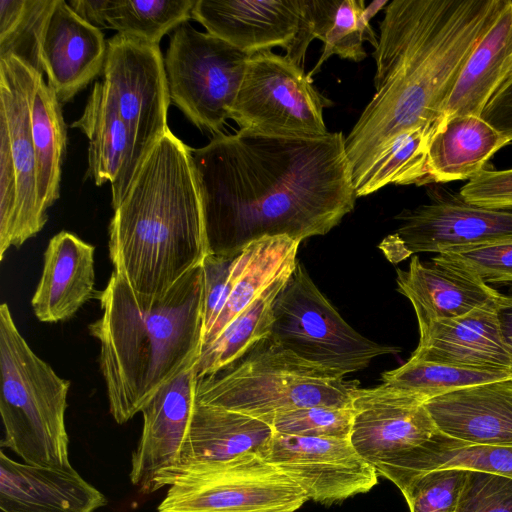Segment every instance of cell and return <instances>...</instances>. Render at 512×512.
<instances>
[{"label": "cell", "mask_w": 512, "mask_h": 512, "mask_svg": "<svg viewBox=\"0 0 512 512\" xmlns=\"http://www.w3.org/2000/svg\"><path fill=\"white\" fill-rule=\"evenodd\" d=\"M105 496L71 466L19 463L0 452L2 512H95Z\"/></svg>", "instance_id": "19"}, {"label": "cell", "mask_w": 512, "mask_h": 512, "mask_svg": "<svg viewBox=\"0 0 512 512\" xmlns=\"http://www.w3.org/2000/svg\"><path fill=\"white\" fill-rule=\"evenodd\" d=\"M330 105L303 67L285 56L262 51L247 61L229 118L253 133L322 136L328 133L323 109Z\"/></svg>", "instance_id": "10"}, {"label": "cell", "mask_w": 512, "mask_h": 512, "mask_svg": "<svg viewBox=\"0 0 512 512\" xmlns=\"http://www.w3.org/2000/svg\"><path fill=\"white\" fill-rule=\"evenodd\" d=\"M109 257L141 305L162 299L208 255L191 147L170 130L114 209Z\"/></svg>", "instance_id": "3"}, {"label": "cell", "mask_w": 512, "mask_h": 512, "mask_svg": "<svg viewBox=\"0 0 512 512\" xmlns=\"http://www.w3.org/2000/svg\"><path fill=\"white\" fill-rule=\"evenodd\" d=\"M345 138L239 129L191 148L208 254L236 256L264 237L302 242L336 227L358 198Z\"/></svg>", "instance_id": "1"}, {"label": "cell", "mask_w": 512, "mask_h": 512, "mask_svg": "<svg viewBox=\"0 0 512 512\" xmlns=\"http://www.w3.org/2000/svg\"><path fill=\"white\" fill-rule=\"evenodd\" d=\"M496 317L502 344L511 360L512 373V296L501 294L498 297Z\"/></svg>", "instance_id": "44"}, {"label": "cell", "mask_w": 512, "mask_h": 512, "mask_svg": "<svg viewBox=\"0 0 512 512\" xmlns=\"http://www.w3.org/2000/svg\"><path fill=\"white\" fill-rule=\"evenodd\" d=\"M196 0H71L85 21L159 45L164 35L188 22Z\"/></svg>", "instance_id": "29"}, {"label": "cell", "mask_w": 512, "mask_h": 512, "mask_svg": "<svg viewBox=\"0 0 512 512\" xmlns=\"http://www.w3.org/2000/svg\"><path fill=\"white\" fill-rule=\"evenodd\" d=\"M507 0H393L373 52L375 93L345 147L353 184L411 128L438 124L467 59Z\"/></svg>", "instance_id": "2"}, {"label": "cell", "mask_w": 512, "mask_h": 512, "mask_svg": "<svg viewBox=\"0 0 512 512\" xmlns=\"http://www.w3.org/2000/svg\"><path fill=\"white\" fill-rule=\"evenodd\" d=\"M400 225L380 248L393 263L412 253L512 240V211L476 206L460 196L434 200L397 217Z\"/></svg>", "instance_id": "16"}, {"label": "cell", "mask_w": 512, "mask_h": 512, "mask_svg": "<svg viewBox=\"0 0 512 512\" xmlns=\"http://www.w3.org/2000/svg\"><path fill=\"white\" fill-rule=\"evenodd\" d=\"M352 422V407L312 406L278 414L271 426L282 434L349 439Z\"/></svg>", "instance_id": "38"}, {"label": "cell", "mask_w": 512, "mask_h": 512, "mask_svg": "<svg viewBox=\"0 0 512 512\" xmlns=\"http://www.w3.org/2000/svg\"><path fill=\"white\" fill-rule=\"evenodd\" d=\"M55 0H0V58L15 56L43 74L40 43Z\"/></svg>", "instance_id": "36"}, {"label": "cell", "mask_w": 512, "mask_h": 512, "mask_svg": "<svg viewBox=\"0 0 512 512\" xmlns=\"http://www.w3.org/2000/svg\"><path fill=\"white\" fill-rule=\"evenodd\" d=\"M432 260L456 268L484 283L512 282V240L451 247Z\"/></svg>", "instance_id": "37"}, {"label": "cell", "mask_w": 512, "mask_h": 512, "mask_svg": "<svg viewBox=\"0 0 512 512\" xmlns=\"http://www.w3.org/2000/svg\"><path fill=\"white\" fill-rule=\"evenodd\" d=\"M398 291L409 299L419 332L431 323L463 316L501 294L487 283L446 264L422 262L418 256L408 270L396 269Z\"/></svg>", "instance_id": "25"}, {"label": "cell", "mask_w": 512, "mask_h": 512, "mask_svg": "<svg viewBox=\"0 0 512 512\" xmlns=\"http://www.w3.org/2000/svg\"><path fill=\"white\" fill-rule=\"evenodd\" d=\"M307 1L312 36L323 42L320 58L307 74L310 79L332 55L359 62L367 56L364 41L377 46L369 21L389 1L377 0L368 7L363 0Z\"/></svg>", "instance_id": "30"}, {"label": "cell", "mask_w": 512, "mask_h": 512, "mask_svg": "<svg viewBox=\"0 0 512 512\" xmlns=\"http://www.w3.org/2000/svg\"><path fill=\"white\" fill-rule=\"evenodd\" d=\"M39 205L43 213L59 198L67 131L55 92L40 76L30 105Z\"/></svg>", "instance_id": "32"}, {"label": "cell", "mask_w": 512, "mask_h": 512, "mask_svg": "<svg viewBox=\"0 0 512 512\" xmlns=\"http://www.w3.org/2000/svg\"><path fill=\"white\" fill-rule=\"evenodd\" d=\"M300 243L288 236L264 237L249 243L235 257L219 309L204 329L203 346L212 342L265 289L292 274Z\"/></svg>", "instance_id": "27"}, {"label": "cell", "mask_w": 512, "mask_h": 512, "mask_svg": "<svg viewBox=\"0 0 512 512\" xmlns=\"http://www.w3.org/2000/svg\"><path fill=\"white\" fill-rule=\"evenodd\" d=\"M436 127L437 124L411 128L392 139L353 184L357 197L374 193L389 184L431 183L427 152Z\"/></svg>", "instance_id": "33"}, {"label": "cell", "mask_w": 512, "mask_h": 512, "mask_svg": "<svg viewBox=\"0 0 512 512\" xmlns=\"http://www.w3.org/2000/svg\"><path fill=\"white\" fill-rule=\"evenodd\" d=\"M274 434L272 426L260 419L195 402L179 462L155 479L152 492L163 478L182 469L223 463L245 454L264 458Z\"/></svg>", "instance_id": "23"}, {"label": "cell", "mask_w": 512, "mask_h": 512, "mask_svg": "<svg viewBox=\"0 0 512 512\" xmlns=\"http://www.w3.org/2000/svg\"><path fill=\"white\" fill-rule=\"evenodd\" d=\"M106 52L101 29L81 18L68 2L55 0L42 32L40 62L61 104L103 71Z\"/></svg>", "instance_id": "18"}, {"label": "cell", "mask_w": 512, "mask_h": 512, "mask_svg": "<svg viewBox=\"0 0 512 512\" xmlns=\"http://www.w3.org/2000/svg\"><path fill=\"white\" fill-rule=\"evenodd\" d=\"M424 405L446 436L475 445L512 446V378L461 388Z\"/></svg>", "instance_id": "21"}, {"label": "cell", "mask_w": 512, "mask_h": 512, "mask_svg": "<svg viewBox=\"0 0 512 512\" xmlns=\"http://www.w3.org/2000/svg\"><path fill=\"white\" fill-rule=\"evenodd\" d=\"M157 512H296L309 500L284 472L257 454L189 467L163 478Z\"/></svg>", "instance_id": "8"}, {"label": "cell", "mask_w": 512, "mask_h": 512, "mask_svg": "<svg viewBox=\"0 0 512 512\" xmlns=\"http://www.w3.org/2000/svg\"><path fill=\"white\" fill-rule=\"evenodd\" d=\"M467 470L445 468L416 478L402 492L410 512H455Z\"/></svg>", "instance_id": "39"}, {"label": "cell", "mask_w": 512, "mask_h": 512, "mask_svg": "<svg viewBox=\"0 0 512 512\" xmlns=\"http://www.w3.org/2000/svg\"><path fill=\"white\" fill-rule=\"evenodd\" d=\"M460 468L512 478V446L469 444L438 431L417 453L411 483L437 469Z\"/></svg>", "instance_id": "34"}, {"label": "cell", "mask_w": 512, "mask_h": 512, "mask_svg": "<svg viewBox=\"0 0 512 512\" xmlns=\"http://www.w3.org/2000/svg\"><path fill=\"white\" fill-rule=\"evenodd\" d=\"M270 338L296 356L341 376L366 368L397 347L374 342L354 330L297 262L274 304Z\"/></svg>", "instance_id": "7"}, {"label": "cell", "mask_w": 512, "mask_h": 512, "mask_svg": "<svg viewBox=\"0 0 512 512\" xmlns=\"http://www.w3.org/2000/svg\"><path fill=\"white\" fill-rule=\"evenodd\" d=\"M103 86L144 158L166 134L171 102L160 46L120 33L107 41Z\"/></svg>", "instance_id": "12"}, {"label": "cell", "mask_w": 512, "mask_h": 512, "mask_svg": "<svg viewBox=\"0 0 512 512\" xmlns=\"http://www.w3.org/2000/svg\"><path fill=\"white\" fill-rule=\"evenodd\" d=\"M455 512H512V478L467 470Z\"/></svg>", "instance_id": "40"}, {"label": "cell", "mask_w": 512, "mask_h": 512, "mask_svg": "<svg viewBox=\"0 0 512 512\" xmlns=\"http://www.w3.org/2000/svg\"><path fill=\"white\" fill-rule=\"evenodd\" d=\"M481 117L512 141V84L483 111Z\"/></svg>", "instance_id": "43"}, {"label": "cell", "mask_w": 512, "mask_h": 512, "mask_svg": "<svg viewBox=\"0 0 512 512\" xmlns=\"http://www.w3.org/2000/svg\"><path fill=\"white\" fill-rule=\"evenodd\" d=\"M71 127L88 138L87 176L97 186L110 183L112 208L116 209L145 158L102 82L94 84L82 116Z\"/></svg>", "instance_id": "22"}, {"label": "cell", "mask_w": 512, "mask_h": 512, "mask_svg": "<svg viewBox=\"0 0 512 512\" xmlns=\"http://www.w3.org/2000/svg\"><path fill=\"white\" fill-rule=\"evenodd\" d=\"M250 56L188 22L181 24L164 59L171 102L199 129L223 133Z\"/></svg>", "instance_id": "9"}, {"label": "cell", "mask_w": 512, "mask_h": 512, "mask_svg": "<svg viewBox=\"0 0 512 512\" xmlns=\"http://www.w3.org/2000/svg\"><path fill=\"white\" fill-rule=\"evenodd\" d=\"M94 252L93 245L68 231L50 239L41 278L31 300L39 321L68 320L95 297Z\"/></svg>", "instance_id": "24"}, {"label": "cell", "mask_w": 512, "mask_h": 512, "mask_svg": "<svg viewBox=\"0 0 512 512\" xmlns=\"http://www.w3.org/2000/svg\"><path fill=\"white\" fill-rule=\"evenodd\" d=\"M191 18L249 55L280 46L300 67L314 39L307 0H196Z\"/></svg>", "instance_id": "13"}, {"label": "cell", "mask_w": 512, "mask_h": 512, "mask_svg": "<svg viewBox=\"0 0 512 512\" xmlns=\"http://www.w3.org/2000/svg\"><path fill=\"white\" fill-rule=\"evenodd\" d=\"M358 384L303 360L268 338L229 367L197 379L195 402L271 425L278 414L298 408H350Z\"/></svg>", "instance_id": "5"}, {"label": "cell", "mask_w": 512, "mask_h": 512, "mask_svg": "<svg viewBox=\"0 0 512 512\" xmlns=\"http://www.w3.org/2000/svg\"><path fill=\"white\" fill-rule=\"evenodd\" d=\"M194 367L162 385L141 410L143 426L129 477L142 493H152L155 479L179 462L195 405Z\"/></svg>", "instance_id": "17"}, {"label": "cell", "mask_w": 512, "mask_h": 512, "mask_svg": "<svg viewBox=\"0 0 512 512\" xmlns=\"http://www.w3.org/2000/svg\"><path fill=\"white\" fill-rule=\"evenodd\" d=\"M236 256L208 254L201 264L204 329L210 324L219 309Z\"/></svg>", "instance_id": "42"}, {"label": "cell", "mask_w": 512, "mask_h": 512, "mask_svg": "<svg viewBox=\"0 0 512 512\" xmlns=\"http://www.w3.org/2000/svg\"><path fill=\"white\" fill-rule=\"evenodd\" d=\"M497 299L463 316L431 323L419 332L418 346L410 358L511 373V360L498 328Z\"/></svg>", "instance_id": "20"}, {"label": "cell", "mask_w": 512, "mask_h": 512, "mask_svg": "<svg viewBox=\"0 0 512 512\" xmlns=\"http://www.w3.org/2000/svg\"><path fill=\"white\" fill-rule=\"evenodd\" d=\"M511 84L512 0H507L463 66L440 120L459 115L481 116Z\"/></svg>", "instance_id": "26"}, {"label": "cell", "mask_w": 512, "mask_h": 512, "mask_svg": "<svg viewBox=\"0 0 512 512\" xmlns=\"http://www.w3.org/2000/svg\"><path fill=\"white\" fill-rule=\"evenodd\" d=\"M508 372L463 368L410 358L382 374L384 384L420 395L426 401L469 386L511 379Z\"/></svg>", "instance_id": "35"}, {"label": "cell", "mask_w": 512, "mask_h": 512, "mask_svg": "<svg viewBox=\"0 0 512 512\" xmlns=\"http://www.w3.org/2000/svg\"><path fill=\"white\" fill-rule=\"evenodd\" d=\"M43 74L15 56L0 58V127L8 136L17 197L12 224L0 238V259L42 230L48 216L39 205L30 105Z\"/></svg>", "instance_id": "14"}, {"label": "cell", "mask_w": 512, "mask_h": 512, "mask_svg": "<svg viewBox=\"0 0 512 512\" xmlns=\"http://www.w3.org/2000/svg\"><path fill=\"white\" fill-rule=\"evenodd\" d=\"M511 141L478 115L440 120L427 152L432 182L470 180L488 160Z\"/></svg>", "instance_id": "28"}, {"label": "cell", "mask_w": 512, "mask_h": 512, "mask_svg": "<svg viewBox=\"0 0 512 512\" xmlns=\"http://www.w3.org/2000/svg\"><path fill=\"white\" fill-rule=\"evenodd\" d=\"M289 277H282L265 289L212 342L202 347L194 367L197 379L229 367L270 338L274 304Z\"/></svg>", "instance_id": "31"}, {"label": "cell", "mask_w": 512, "mask_h": 512, "mask_svg": "<svg viewBox=\"0 0 512 512\" xmlns=\"http://www.w3.org/2000/svg\"><path fill=\"white\" fill-rule=\"evenodd\" d=\"M1 447L25 463L69 468L65 425L70 381L37 356L19 332L9 306H0Z\"/></svg>", "instance_id": "6"}, {"label": "cell", "mask_w": 512, "mask_h": 512, "mask_svg": "<svg viewBox=\"0 0 512 512\" xmlns=\"http://www.w3.org/2000/svg\"><path fill=\"white\" fill-rule=\"evenodd\" d=\"M95 298L102 315L88 330L100 343L110 413L124 424L162 385L197 363L204 336L202 268L193 269L151 305H141L116 270Z\"/></svg>", "instance_id": "4"}, {"label": "cell", "mask_w": 512, "mask_h": 512, "mask_svg": "<svg viewBox=\"0 0 512 512\" xmlns=\"http://www.w3.org/2000/svg\"><path fill=\"white\" fill-rule=\"evenodd\" d=\"M418 394L382 383L353 392L349 440L357 453L403 492L418 451L438 432Z\"/></svg>", "instance_id": "11"}, {"label": "cell", "mask_w": 512, "mask_h": 512, "mask_svg": "<svg viewBox=\"0 0 512 512\" xmlns=\"http://www.w3.org/2000/svg\"><path fill=\"white\" fill-rule=\"evenodd\" d=\"M459 196L476 206L512 210V168L483 169L461 187Z\"/></svg>", "instance_id": "41"}, {"label": "cell", "mask_w": 512, "mask_h": 512, "mask_svg": "<svg viewBox=\"0 0 512 512\" xmlns=\"http://www.w3.org/2000/svg\"><path fill=\"white\" fill-rule=\"evenodd\" d=\"M264 459L293 480L309 500L323 505L341 503L378 483L376 470L345 438L275 432Z\"/></svg>", "instance_id": "15"}]
</instances>
